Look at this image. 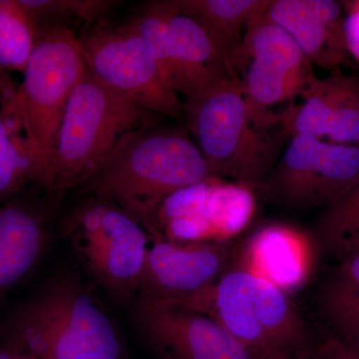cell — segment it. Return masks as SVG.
<instances>
[{"label":"cell","mask_w":359,"mask_h":359,"mask_svg":"<svg viewBox=\"0 0 359 359\" xmlns=\"http://www.w3.org/2000/svg\"><path fill=\"white\" fill-rule=\"evenodd\" d=\"M255 273L257 318L273 353L278 356L316 353L309 328L287 292Z\"/></svg>","instance_id":"9a60e30c"},{"label":"cell","mask_w":359,"mask_h":359,"mask_svg":"<svg viewBox=\"0 0 359 359\" xmlns=\"http://www.w3.org/2000/svg\"><path fill=\"white\" fill-rule=\"evenodd\" d=\"M264 182L287 204L327 207L359 183V146L297 135Z\"/></svg>","instance_id":"ba28073f"},{"label":"cell","mask_w":359,"mask_h":359,"mask_svg":"<svg viewBox=\"0 0 359 359\" xmlns=\"http://www.w3.org/2000/svg\"><path fill=\"white\" fill-rule=\"evenodd\" d=\"M346 16L344 18V39L347 51L359 61V0L346 2Z\"/></svg>","instance_id":"d4e9b609"},{"label":"cell","mask_w":359,"mask_h":359,"mask_svg":"<svg viewBox=\"0 0 359 359\" xmlns=\"http://www.w3.org/2000/svg\"><path fill=\"white\" fill-rule=\"evenodd\" d=\"M85 67L79 39L66 27L39 29L18 88L4 85L29 143L34 183L47 190L61 122Z\"/></svg>","instance_id":"3957f363"},{"label":"cell","mask_w":359,"mask_h":359,"mask_svg":"<svg viewBox=\"0 0 359 359\" xmlns=\"http://www.w3.org/2000/svg\"><path fill=\"white\" fill-rule=\"evenodd\" d=\"M0 359H35L32 354L25 353V351H20L9 346V344H0Z\"/></svg>","instance_id":"83f0119b"},{"label":"cell","mask_w":359,"mask_h":359,"mask_svg":"<svg viewBox=\"0 0 359 359\" xmlns=\"http://www.w3.org/2000/svg\"><path fill=\"white\" fill-rule=\"evenodd\" d=\"M4 342L35 359H123L114 321L68 273L51 276L13 311Z\"/></svg>","instance_id":"7a4b0ae2"},{"label":"cell","mask_w":359,"mask_h":359,"mask_svg":"<svg viewBox=\"0 0 359 359\" xmlns=\"http://www.w3.org/2000/svg\"><path fill=\"white\" fill-rule=\"evenodd\" d=\"M151 114L86 69L61 122L47 191L83 186L125 135L149 126Z\"/></svg>","instance_id":"277c9868"},{"label":"cell","mask_w":359,"mask_h":359,"mask_svg":"<svg viewBox=\"0 0 359 359\" xmlns=\"http://www.w3.org/2000/svg\"><path fill=\"white\" fill-rule=\"evenodd\" d=\"M316 230L321 244L340 259L359 247V183L327 205Z\"/></svg>","instance_id":"44dd1931"},{"label":"cell","mask_w":359,"mask_h":359,"mask_svg":"<svg viewBox=\"0 0 359 359\" xmlns=\"http://www.w3.org/2000/svg\"><path fill=\"white\" fill-rule=\"evenodd\" d=\"M266 8L252 14L248 21L242 41L231 59L233 71L245 70L248 61L257 60L304 79H313L311 62L289 33L269 18Z\"/></svg>","instance_id":"e0dca14e"},{"label":"cell","mask_w":359,"mask_h":359,"mask_svg":"<svg viewBox=\"0 0 359 359\" xmlns=\"http://www.w3.org/2000/svg\"><path fill=\"white\" fill-rule=\"evenodd\" d=\"M172 4L179 11L195 18L204 26L231 66V59L242 41L250 16L266 9L271 1L173 0Z\"/></svg>","instance_id":"ac0fdd59"},{"label":"cell","mask_w":359,"mask_h":359,"mask_svg":"<svg viewBox=\"0 0 359 359\" xmlns=\"http://www.w3.org/2000/svg\"><path fill=\"white\" fill-rule=\"evenodd\" d=\"M215 177L195 142L176 130L149 126L125 135L97 173L84 184L157 238V217L175 193Z\"/></svg>","instance_id":"6da1fadb"},{"label":"cell","mask_w":359,"mask_h":359,"mask_svg":"<svg viewBox=\"0 0 359 359\" xmlns=\"http://www.w3.org/2000/svg\"><path fill=\"white\" fill-rule=\"evenodd\" d=\"M337 278L359 287V247L342 257Z\"/></svg>","instance_id":"4316f807"},{"label":"cell","mask_w":359,"mask_h":359,"mask_svg":"<svg viewBox=\"0 0 359 359\" xmlns=\"http://www.w3.org/2000/svg\"><path fill=\"white\" fill-rule=\"evenodd\" d=\"M320 309L335 337L359 353V287L335 276L323 290Z\"/></svg>","instance_id":"7402d4cb"},{"label":"cell","mask_w":359,"mask_h":359,"mask_svg":"<svg viewBox=\"0 0 359 359\" xmlns=\"http://www.w3.org/2000/svg\"><path fill=\"white\" fill-rule=\"evenodd\" d=\"M85 67L104 84L150 113L179 118L185 103L163 81L133 21L78 36Z\"/></svg>","instance_id":"52a82bcc"},{"label":"cell","mask_w":359,"mask_h":359,"mask_svg":"<svg viewBox=\"0 0 359 359\" xmlns=\"http://www.w3.org/2000/svg\"><path fill=\"white\" fill-rule=\"evenodd\" d=\"M133 309L137 330L164 359H257L208 314L142 297Z\"/></svg>","instance_id":"30bf717a"},{"label":"cell","mask_w":359,"mask_h":359,"mask_svg":"<svg viewBox=\"0 0 359 359\" xmlns=\"http://www.w3.org/2000/svg\"><path fill=\"white\" fill-rule=\"evenodd\" d=\"M34 162L18 115L2 86L0 101V201L8 199L26 182H34Z\"/></svg>","instance_id":"d6986e66"},{"label":"cell","mask_w":359,"mask_h":359,"mask_svg":"<svg viewBox=\"0 0 359 359\" xmlns=\"http://www.w3.org/2000/svg\"><path fill=\"white\" fill-rule=\"evenodd\" d=\"M184 115L217 178L255 187L273 171L278 143L257 126L238 80H226L186 102Z\"/></svg>","instance_id":"5b68a950"},{"label":"cell","mask_w":359,"mask_h":359,"mask_svg":"<svg viewBox=\"0 0 359 359\" xmlns=\"http://www.w3.org/2000/svg\"><path fill=\"white\" fill-rule=\"evenodd\" d=\"M304 244L292 229L268 226L250 240L245 263L287 292L304 280L311 266V252L304 254Z\"/></svg>","instance_id":"2e32d148"},{"label":"cell","mask_w":359,"mask_h":359,"mask_svg":"<svg viewBox=\"0 0 359 359\" xmlns=\"http://www.w3.org/2000/svg\"><path fill=\"white\" fill-rule=\"evenodd\" d=\"M318 359H359L358 351L337 339L335 335L327 337L316 348Z\"/></svg>","instance_id":"484cf974"},{"label":"cell","mask_w":359,"mask_h":359,"mask_svg":"<svg viewBox=\"0 0 359 359\" xmlns=\"http://www.w3.org/2000/svg\"><path fill=\"white\" fill-rule=\"evenodd\" d=\"M69 242L92 278L123 306L138 297L150 236L105 198L90 195L63 221Z\"/></svg>","instance_id":"8992f818"},{"label":"cell","mask_w":359,"mask_h":359,"mask_svg":"<svg viewBox=\"0 0 359 359\" xmlns=\"http://www.w3.org/2000/svg\"><path fill=\"white\" fill-rule=\"evenodd\" d=\"M47 240V219L39 208L21 201L0 208V306L36 268Z\"/></svg>","instance_id":"5bb4252c"},{"label":"cell","mask_w":359,"mask_h":359,"mask_svg":"<svg viewBox=\"0 0 359 359\" xmlns=\"http://www.w3.org/2000/svg\"><path fill=\"white\" fill-rule=\"evenodd\" d=\"M256 205L250 187L212 177L170 196L157 217V238L226 241L243 230Z\"/></svg>","instance_id":"9c48e42d"},{"label":"cell","mask_w":359,"mask_h":359,"mask_svg":"<svg viewBox=\"0 0 359 359\" xmlns=\"http://www.w3.org/2000/svg\"><path fill=\"white\" fill-rule=\"evenodd\" d=\"M21 7L42 28H70L69 23L86 25L100 20L116 2L107 0H18Z\"/></svg>","instance_id":"603a6c76"},{"label":"cell","mask_w":359,"mask_h":359,"mask_svg":"<svg viewBox=\"0 0 359 359\" xmlns=\"http://www.w3.org/2000/svg\"><path fill=\"white\" fill-rule=\"evenodd\" d=\"M283 28L308 60L335 68L346 58L344 18L339 4L330 0H276L266 11Z\"/></svg>","instance_id":"7c38bea8"},{"label":"cell","mask_w":359,"mask_h":359,"mask_svg":"<svg viewBox=\"0 0 359 359\" xmlns=\"http://www.w3.org/2000/svg\"><path fill=\"white\" fill-rule=\"evenodd\" d=\"M34 21L18 0H0V69L25 72L35 45Z\"/></svg>","instance_id":"ffe728a7"},{"label":"cell","mask_w":359,"mask_h":359,"mask_svg":"<svg viewBox=\"0 0 359 359\" xmlns=\"http://www.w3.org/2000/svg\"><path fill=\"white\" fill-rule=\"evenodd\" d=\"M266 359H318L316 353L306 354H294V355H278Z\"/></svg>","instance_id":"f1b7e54d"},{"label":"cell","mask_w":359,"mask_h":359,"mask_svg":"<svg viewBox=\"0 0 359 359\" xmlns=\"http://www.w3.org/2000/svg\"><path fill=\"white\" fill-rule=\"evenodd\" d=\"M2 70L0 69V76H1ZM0 84H1V77H0Z\"/></svg>","instance_id":"f546056e"},{"label":"cell","mask_w":359,"mask_h":359,"mask_svg":"<svg viewBox=\"0 0 359 359\" xmlns=\"http://www.w3.org/2000/svg\"><path fill=\"white\" fill-rule=\"evenodd\" d=\"M167 6V29L177 69L179 94L196 100L226 80H238L221 49L199 21Z\"/></svg>","instance_id":"4fadbf2b"},{"label":"cell","mask_w":359,"mask_h":359,"mask_svg":"<svg viewBox=\"0 0 359 359\" xmlns=\"http://www.w3.org/2000/svg\"><path fill=\"white\" fill-rule=\"evenodd\" d=\"M151 242L138 297L159 301H185L210 289L236 257V247L229 241Z\"/></svg>","instance_id":"8fae6325"},{"label":"cell","mask_w":359,"mask_h":359,"mask_svg":"<svg viewBox=\"0 0 359 359\" xmlns=\"http://www.w3.org/2000/svg\"><path fill=\"white\" fill-rule=\"evenodd\" d=\"M334 103L327 137L330 143L359 146V77L334 71Z\"/></svg>","instance_id":"cb8c5ba5"}]
</instances>
